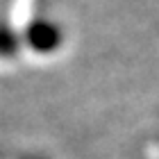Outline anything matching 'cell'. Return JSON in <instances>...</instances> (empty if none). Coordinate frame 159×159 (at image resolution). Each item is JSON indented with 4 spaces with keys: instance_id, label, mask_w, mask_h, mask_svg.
Here are the masks:
<instances>
[]
</instances>
